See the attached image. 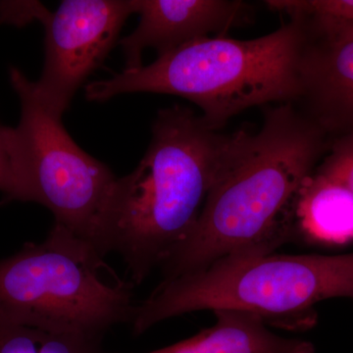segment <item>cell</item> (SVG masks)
Segmentation results:
<instances>
[{
	"label": "cell",
	"instance_id": "cell-13",
	"mask_svg": "<svg viewBox=\"0 0 353 353\" xmlns=\"http://www.w3.org/2000/svg\"><path fill=\"white\" fill-rule=\"evenodd\" d=\"M315 172L339 181L353 194V134L332 139Z\"/></svg>",
	"mask_w": 353,
	"mask_h": 353
},
{
	"label": "cell",
	"instance_id": "cell-16",
	"mask_svg": "<svg viewBox=\"0 0 353 353\" xmlns=\"http://www.w3.org/2000/svg\"><path fill=\"white\" fill-rule=\"evenodd\" d=\"M353 39V24L348 26V27L345 28V30H343V31H341L336 38L330 39V41H341V39ZM325 41H327V39H325Z\"/></svg>",
	"mask_w": 353,
	"mask_h": 353
},
{
	"label": "cell",
	"instance_id": "cell-12",
	"mask_svg": "<svg viewBox=\"0 0 353 353\" xmlns=\"http://www.w3.org/2000/svg\"><path fill=\"white\" fill-rule=\"evenodd\" d=\"M101 341L79 334L0 322V353H102Z\"/></svg>",
	"mask_w": 353,
	"mask_h": 353
},
{
	"label": "cell",
	"instance_id": "cell-8",
	"mask_svg": "<svg viewBox=\"0 0 353 353\" xmlns=\"http://www.w3.org/2000/svg\"><path fill=\"white\" fill-rule=\"evenodd\" d=\"M134 13L141 16L138 27L121 39L125 70L143 67L146 48L158 57L196 39L226 36L232 28L252 20L253 7L238 0H132Z\"/></svg>",
	"mask_w": 353,
	"mask_h": 353
},
{
	"label": "cell",
	"instance_id": "cell-6",
	"mask_svg": "<svg viewBox=\"0 0 353 353\" xmlns=\"http://www.w3.org/2000/svg\"><path fill=\"white\" fill-rule=\"evenodd\" d=\"M9 80L21 105L19 124L13 128V201L41 204L54 223L94 246L99 215L117 176L77 145L61 116L44 105L20 69L10 67Z\"/></svg>",
	"mask_w": 353,
	"mask_h": 353
},
{
	"label": "cell",
	"instance_id": "cell-11",
	"mask_svg": "<svg viewBox=\"0 0 353 353\" xmlns=\"http://www.w3.org/2000/svg\"><path fill=\"white\" fill-rule=\"evenodd\" d=\"M294 233L311 243H353V194L345 185L313 172L297 192L292 205Z\"/></svg>",
	"mask_w": 353,
	"mask_h": 353
},
{
	"label": "cell",
	"instance_id": "cell-4",
	"mask_svg": "<svg viewBox=\"0 0 353 353\" xmlns=\"http://www.w3.org/2000/svg\"><path fill=\"white\" fill-rule=\"evenodd\" d=\"M353 301V252L256 254L218 260L201 270L161 281L137 304L131 325L141 336L176 316L236 309L289 330L314 326V306L330 299Z\"/></svg>",
	"mask_w": 353,
	"mask_h": 353
},
{
	"label": "cell",
	"instance_id": "cell-14",
	"mask_svg": "<svg viewBox=\"0 0 353 353\" xmlns=\"http://www.w3.org/2000/svg\"><path fill=\"white\" fill-rule=\"evenodd\" d=\"M15 190L13 128L0 123V192L3 203L13 201Z\"/></svg>",
	"mask_w": 353,
	"mask_h": 353
},
{
	"label": "cell",
	"instance_id": "cell-10",
	"mask_svg": "<svg viewBox=\"0 0 353 353\" xmlns=\"http://www.w3.org/2000/svg\"><path fill=\"white\" fill-rule=\"evenodd\" d=\"M213 313L212 326L148 353H315L310 341L279 336L254 313L236 309H218Z\"/></svg>",
	"mask_w": 353,
	"mask_h": 353
},
{
	"label": "cell",
	"instance_id": "cell-15",
	"mask_svg": "<svg viewBox=\"0 0 353 353\" xmlns=\"http://www.w3.org/2000/svg\"><path fill=\"white\" fill-rule=\"evenodd\" d=\"M48 12L38 1H0V24L22 27L32 21L41 22Z\"/></svg>",
	"mask_w": 353,
	"mask_h": 353
},
{
	"label": "cell",
	"instance_id": "cell-1",
	"mask_svg": "<svg viewBox=\"0 0 353 353\" xmlns=\"http://www.w3.org/2000/svg\"><path fill=\"white\" fill-rule=\"evenodd\" d=\"M331 139L292 103L266 109L257 132L241 130L226 172L189 236L160 266L172 280L218 260L268 254L294 234L297 192Z\"/></svg>",
	"mask_w": 353,
	"mask_h": 353
},
{
	"label": "cell",
	"instance_id": "cell-3",
	"mask_svg": "<svg viewBox=\"0 0 353 353\" xmlns=\"http://www.w3.org/2000/svg\"><path fill=\"white\" fill-rule=\"evenodd\" d=\"M306 43L307 32L297 20L248 41L205 37L160 55L148 66L88 83L85 97L104 102L134 92L178 95L199 106L204 120L221 130L246 109L296 101Z\"/></svg>",
	"mask_w": 353,
	"mask_h": 353
},
{
	"label": "cell",
	"instance_id": "cell-5",
	"mask_svg": "<svg viewBox=\"0 0 353 353\" xmlns=\"http://www.w3.org/2000/svg\"><path fill=\"white\" fill-rule=\"evenodd\" d=\"M134 288L92 243L54 223L46 240L0 259V322L102 341L131 324Z\"/></svg>",
	"mask_w": 353,
	"mask_h": 353
},
{
	"label": "cell",
	"instance_id": "cell-7",
	"mask_svg": "<svg viewBox=\"0 0 353 353\" xmlns=\"http://www.w3.org/2000/svg\"><path fill=\"white\" fill-rule=\"evenodd\" d=\"M134 13L132 0H65L43 18L44 64L38 82L39 99L63 116L74 95L101 67Z\"/></svg>",
	"mask_w": 353,
	"mask_h": 353
},
{
	"label": "cell",
	"instance_id": "cell-9",
	"mask_svg": "<svg viewBox=\"0 0 353 353\" xmlns=\"http://www.w3.org/2000/svg\"><path fill=\"white\" fill-rule=\"evenodd\" d=\"M292 104L331 141L353 134V39L325 41L307 34Z\"/></svg>",
	"mask_w": 353,
	"mask_h": 353
},
{
	"label": "cell",
	"instance_id": "cell-2",
	"mask_svg": "<svg viewBox=\"0 0 353 353\" xmlns=\"http://www.w3.org/2000/svg\"><path fill=\"white\" fill-rule=\"evenodd\" d=\"M240 131L223 134L192 109H161L134 171L116 178L97 222L94 248L118 253L141 285L187 239L226 172Z\"/></svg>",
	"mask_w": 353,
	"mask_h": 353
}]
</instances>
